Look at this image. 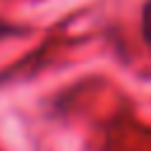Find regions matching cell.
Masks as SVG:
<instances>
[{"mask_svg":"<svg viewBox=\"0 0 151 151\" xmlns=\"http://www.w3.org/2000/svg\"><path fill=\"white\" fill-rule=\"evenodd\" d=\"M142 38L151 47V0H146L142 7Z\"/></svg>","mask_w":151,"mask_h":151,"instance_id":"6da1fadb","label":"cell"}]
</instances>
